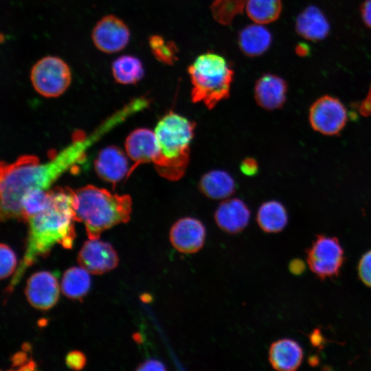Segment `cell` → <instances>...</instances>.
<instances>
[{
  "label": "cell",
  "instance_id": "obj_1",
  "mask_svg": "<svg viewBox=\"0 0 371 371\" xmlns=\"http://www.w3.org/2000/svg\"><path fill=\"white\" fill-rule=\"evenodd\" d=\"M141 105L133 100L117 111L89 135L77 132L71 143L43 164L34 155H24L11 164L1 163V220L23 221L21 200L33 190L47 191L60 175L82 162L87 150L106 133L126 118L141 111Z\"/></svg>",
  "mask_w": 371,
  "mask_h": 371
},
{
  "label": "cell",
  "instance_id": "obj_2",
  "mask_svg": "<svg viewBox=\"0 0 371 371\" xmlns=\"http://www.w3.org/2000/svg\"><path fill=\"white\" fill-rule=\"evenodd\" d=\"M75 192L58 187L49 190L46 206L27 220L29 226L27 249L13 279L7 288L10 293L27 267L39 258L47 256L52 247L58 243L71 249L76 234L74 221Z\"/></svg>",
  "mask_w": 371,
  "mask_h": 371
},
{
  "label": "cell",
  "instance_id": "obj_3",
  "mask_svg": "<svg viewBox=\"0 0 371 371\" xmlns=\"http://www.w3.org/2000/svg\"><path fill=\"white\" fill-rule=\"evenodd\" d=\"M74 192V221L85 224L89 239H98L103 231L130 220L132 200L129 195L112 194L91 185Z\"/></svg>",
  "mask_w": 371,
  "mask_h": 371
},
{
  "label": "cell",
  "instance_id": "obj_4",
  "mask_svg": "<svg viewBox=\"0 0 371 371\" xmlns=\"http://www.w3.org/2000/svg\"><path fill=\"white\" fill-rule=\"evenodd\" d=\"M192 101L212 109L229 95L234 71L221 56L207 52L199 56L188 67Z\"/></svg>",
  "mask_w": 371,
  "mask_h": 371
},
{
  "label": "cell",
  "instance_id": "obj_5",
  "mask_svg": "<svg viewBox=\"0 0 371 371\" xmlns=\"http://www.w3.org/2000/svg\"><path fill=\"white\" fill-rule=\"evenodd\" d=\"M196 124L170 110L157 122L155 129L161 153L170 159L190 157L189 146Z\"/></svg>",
  "mask_w": 371,
  "mask_h": 371
},
{
  "label": "cell",
  "instance_id": "obj_6",
  "mask_svg": "<svg viewBox=\"0 0 371 371\" xmlns=\"http://www.w3.org/2000/svg\"><path fill=\"white\" fill-rule=\"evenodd\" d=\"M30 80L37 93L46 98L62 95L69 87L71 72L62 58L47 56L39 59L32 67Z\"/></svg>",
  "mask_w": 371,
  "mask_h": 371
},
{
  "label": "cell",
  "instance_id": "obj_7",
  "mask_svg": "<svg viewBox=\"0 0 371 371\" xmlns=\"http://www.w3.org/2000/svg\"><path fill=\"white\" fill-rule=\"evenodd\" d=\"M344 260V249L336 237L317 235L306 250L308 265L320 279L337 276Z\"/></svg>",
  "mask_w": 371,
  "mask_h": 371
},
{
  "label": "cell",
  "instance_id": "obj_8",
  "mask_svg": "<svg viewBox=\"0 0 371 371\" xmlns=\"http://www.w3.org/2000/svg\"><path fill=\"white\" fill-rule=\"evenodd\" d=\"M308 119L315 131L326 135H335L346 124L347 111L337 98L324 95L311 105Z\"/></svg>",
  "mask_w": 371,
  "mask_h": 371
},
{
  "label": "cell",
  "instance_id": "obj_9",
  "mask_svg": "<svg viewBox=\"0 0 371 371\" xmlns=\"http://www.w3.org/2000/svg\"><path fill=\"white\" fill-rule=\"evenodd\" d=\"M125 148L128 155L134 161L127 178L140 164L153 163L155 168H157L165 159L155 132L148 128H137L132 131L126 137Z\"/></svg>",
  "mask_w": 371,
  "mask_h": 371
},
{
  "label": "cell",
  "instance_id": "obj_10",
  "mask_svg": "<svg viewBox=\"0 0 371 371\" xmlns=\"http://www.w3.org/2000/svg\"><path fill=\"white\" fill-rule=\"evenodd\" d=\"M91 38L98 50L113 54L122 50L127 45L130 31L122 19L113 14H108L96 23Z\"/></svg>",
  "mask_w": 371,
  "mask_h": 371
},
{
  "label": "cell",
  "instance_id": "obj_11",
  "mask_svg": "<svg viewBox=\"0 0 371 371\" xmlns=\"http://www.w3.org/2000/svg\"><path fill=\"white\" fill-rule=\"evenodd\" d=\"M78 262L92 274H102L117 266L119 258L112 245L98 239H89L80 249Z\"/></svg>",
  "mask_w": 371,
  "mask_h": 371
},
{
  "label": "cell",
  "instance_id": "obj_12",
  "mask_svg": "<svg viewBox=\"0 0 371 371\" xmlns=\"http://www.w3.org/2000/svg\"><path fill=\"white\" fill-rule=\"evenodd\" d=\"M206 230L199 220L192 217H183L171 227L169 238L172 245L183 254H194L203 246Z\"/></svg>",
  "mask_w": 371,
  "mask_h": 371
},
{
  "label": "cell",
  "instance_id": "obj_13",
  "mask_svg": "<svg viewBox=\"0 0 371 371\" xmlns=\"http://www.w3.org/2000/svg\"><path fill=\"white\" fill-rule=\"evenodd\" d=\"M25 293L32 306L40 310H47L58 300L57 279L49 271L36 272L27 280Z\"/></svg>",
  "mask_w": 371,
  "mask_h": 371
},
{
  "label": "cell",
  "instance_id": "obj_14",
  "mask_svg": "<svg viewBox=\"0 0 371 371\" xmlns=\"http://www.w3.org/2000/svg\"><path fill=\"white\" fill-rule=\"evenodd\" d=\"M287 84L281 77L266 74L256 81L254 98L256 103L266 110H276L283 106L286 100Z\"/></svg>",
  "mask_w": 371,
  "mask_h": 371
},
{
  "label": "cell",
  "instance_id": "obj_15",
  "mask_svg": "<svg viewBox=\"0 0 371 371\" xmlns=\"http://www.w3.org/2000/svg\"><path fill=\"white\" fill-rule=\"evenodd\" d=\"M249 218L248 207L236 198L222 201L214 213V220L218 227L232 234L243 231L247 226Z\"/></svg>",
  "mask_w": 371,
  "mask_h": 371
},
{
  "label": "cell",
  "instance_id": "obj_16",
  "mask_svg": "<svg viewBox=\"0 0 371 371\" xmlns=\"http://www.w3.org/2000/svg\"><path fill=\"white\" fill-rule=\"evenodd\" d=\"M128 165L124 153L113 146L100 150L94 163L98 176L113 186L124 177L127 178L130 170Z\"/></svg>",
  "mask_w": 371,
  "mask_h": 371
},
{
  "label": "cell",
  "instance_id": "obj_17",
  "mask_svg": "<svg viewBox=\"0 0 371 371\" xmlns=\"http://www.w3.org/2000/svg\"><path fill=\"white\" fill-rule=\"evenodd\" d=\"M303 359L300 344L291 339L284 338L273 342L269 350V360L273 369L281 371L297 370Z\"/></svg>",
  "mask_w": 371,
  "mask_h": 371
},
{
  "label": "cell",
  "instance_id": "obj_18",
  "mask_svg": "<svg viewBox=\"0 0 371 371\" xmlns=\"http://www.w3.org/2000/svg\"><path fill=\"white\" fill-rule=\"evenodd\" d=\"M295 30L306 40L319 41L324 39L329 34L330 24L319 8L310 5L297 16Z\"/></svg>",
  "mask_w": 371,
  "mask_h": 371
},
{
  "label": "cell",
  "instance_id": "obj_19",
  "mask_svg": "<svg viewBox=\"0 0 371 371\" xmlns=\"http://www.w3.org/2000/svg\"><path fill=\"white\" fill-rule=\"evenodd\" d=\"M241 51L248 56H258L265 53L272 42L271 32L261 24L250 25L243 28L238 38Z\"/></svg>",
  "mask_w": 371,
  "mask_h": 371
},
{
  "label": "cell",
  "instance_id": "obj_20",
  "mask_svg": "<svg viewBox=\"0 0 371 371\" xmlns=\"http://www.w3.org/2000/svg\"><path fill=\"white\" fill-rule=\"evenodd\" d=\"M200 191L212 199H227L234 194L236 185L232 177L221 170H211L201 178Z\"/></svg>",
  "mask_w": 371,
  "mask_h": 371
},
{
  "label": "cell",
  "instance_id": "obj_21",
  "mask_svg": "<svg viewBox=\"0 0 371 371\" xmlns=\"http://www.w3.org/2000/svg\"><path fill=\"white\" fill-rule=\"evenodd\" d=\"M256 221L266 233H278L286 226L288 214L284 205L277 201L263 203L259 207Z\"/></svg>",
  "mask_w": 371,
  "mask_h": 371
},
{
  "label": "cell",
  "instance_id": "obj_22",
  "mask_svg": "<svg viewBox=\"0 0 371 371\" xmlns=\"http://www.w3.org/2000/svg\"><path fill=\"white\" fill-rule=\"evenodd\" d=\"M111 71L115 80L122 85L135 84L144 75V69L141 60L131 55H122L114 60L111 65Z\"/></svg>",
  "mask_w": 371,
  "mask_h": 371
},
{
  "label": "cell",
  "instance_id": "obj_23",
  "mask_svg": "<svg viewBox=\"0 0 371 371\" xmlns=\"http://www.w3.org/2000/svg\"><path fill=\"white\" fill-rule=\"evenodd\" d=\"M89 273L82 267H73L66 270L61 281L63 293L69 299L81 300L90 289Z\"/></svg>",
  "mask_w": 371,
  "mask_h": 371
},
{
  "label": "cell",
  "instance_id": "obj_24",
  "mask_svg": "<svg viewBox=\"0 0 371 371\" xmlns=\"http://www.w3.org/2000/svg\"><path fill=\"white\" fill-rule=\"evenodd\" d=\"M282 8L281 0H247L245 6L248 16L261 25L278 19Z\"/></svg>",
  "mask_w": 371,
  "mask_h": 371
},
{
  "label": "cell",
  "instance_id": "obj_25",
  "mask_svg": "<svg viewBox=\"0 0 371 371\" xmlns=\"http://www.w3.org/2000/svg\"><path fill=\"white\" fill-rule=\"evenodd\" d=\"M247 0H214L210 10L214 19L219 23L229 25L245 8Z\"/></svg>",
  "mask_w": 371,
  "mask_h": 371
},
{
  "label": "cell",
  "instance_id": "obj_26",
  "mask_svg": "<svg viewBox=\"0 0 371 371\" xmlns=\"http://www.w3.org/2000/svg\"><path fill=\"white\" fill-rule=\"evenodd\" d=\"M148 43L155 58L159 62L171 65L177 60L179 51L173 41H166L159 35H153Z\"/></svg>",
  "mask_w": 371,
  "mask_h": 371
},
{
  "label": "cell",
  "instance_id": "obj_27",
  "mask_svg": "<svg viewBox=\"0 0 371 371\" xmlns=\"http://www.w3.org/2000/svg\"><path fill=\"white\" fill-rule=\"evenodd\" d=\"M0 277L3 280L13 273L16 265L14 252L9 246L3 243L0 245Z\"/></svg>",
  "mask_w": 371,
  "mask_h": 371
},
{
  "label": "cell",
  "instance_id": "obj_28",
  "mask_svg": "<svg viewBox=\"0 0 371 371\" xmlns=\"http://www.w3.org/2000/svg\"><path fill=\"white\" fill-rule=\"evenodd\" d=\"M357 270L359 277L362 282L371 288V249L361 256Z\"/></svg>",
  "mask_w": 371,
  "mask_h": 371
},
{
  "label": "cell",
  "instance_id": "obj_29",
  "mask_svg": "<svg viewBox=\"0 0 371 371\" xmlns=\"http://www.w3.org/2000/svg\"><path fill=\"white\" fill-rule=\"evenodd\" d=\"M65 363L71 369L79 370L85 367L86 364V357L82 352L73 350L67 355Z\"/></svg>",
  "mask_w": 371,
  "mask_h": 371
},
{
  "label": "cell",
  "instance_id": "obj_30",
  "mask_svg": "<svg viewBox=\"0 0 371 371\" xmlns=\"http://www.w3.org/2000/svg\"><path fill=\"white\" fill-rule=\"evenodd\" d=\"M241 172L247 176H253L258 172V164L252 157L244 159L240 166Z\"/></svg>",
  "mask_w": 371,
  "mask_h": 371
},
{
  "label": "cell",
  "instance_id": "obj_31",
  "mask_svg": "<svg viewBox=\"0 0 371 371\" xmlns=\"http://www.w3.org/2000/svg\"><path fill=\"white\" fill-rule=\"evenodd\" d=\"M137 370H166V366L161 361L156 359H148L141 364L136 369Z\"/></svg>",
  "mask_w": 371,
  "mask_h": 371
},
{
  "label": "cell",
  "instance_id": "obj_32",
  "mask_svg": "<svg viewBox=\"0 0 371 371\" xmlns=\"http://www.w3.org/2000/svg\"><path fill=\"white\" fill-rule=\"evenodd\" d=\"M360 13L364 24L371 28V0H366L361 4Z\"/></svg>",
  "mask_w": 371,
  "mask_h": 371
},
{
  "label": "cell",
  "instance_id": "obj_33",
  "mask_svg": "<svg viewBox=\"0 0 371 371\" xmlns=\"http://www.w3.org/2000/svg\"><path fill=\"white\" fill-rule=\"evenodd\" d=\"M289 271L294 275H300L305 270L304 262L300 259L292 260L289 265Z\"/></svg>",
  "mask_w": 371,
  "mask_h": 371
},
{
  "label": "cell",
  "instance_id": "obj_34",
  "mask_svg": "<svg viewBox=\"0 0 371 371\" xmlns=\"http://www.w3.org/2000/svg\"><path fill=\"white\" fill-rule=\"evenodd\" d=\"M27 360V354L25 352H18L14 355L12 358V366H20L19 370H22L25 366V362Z\"/></svg>",
  "mask_w": 371,
  "mask_h": 371
},
{
  "label": "cell",
  "instance_id": "obj_35",
  "mask_svg": "<svg viewBox=\"0 0 371 371\" xmlns=\"http://www.w3.org/2000/svg\"><path fill=\"white\" fill-rule=\"evenodd\" d=\"M360 112L364 115H369L371 113V87L366 98L360 106Z\"/></svg>",
  "mask_w": 371,
  "mask_h": 371
},
{
  "label": "cell",
  "instance_id": "obj_36",
  "mask_svg": "<svg viewBox=\"0 0 371 371\" xmlns=\"http://www.w3.org/2000/svg\"><path fill=\"white\" fill-rule=\"evenodd\" d=\"M310 52L309 47L305 43H299L295 47V53L300 56H306Z\"/></svg>",
  "mask_w": 371,
  "mask_h": 371
},
{
  "label": "cell",
  "instance_id": "obj_37",
  "mask_svg": "<svg viewBox=\"0 0 371 371\" xmlns=\"http://www.w3.org/2000/svg\"><path fill=\"white\" fill-rule=\"evenodd\" d=\"M142 299L144 302H150L151 300V297L150 295H148V294H144L142 296Z\"/></svg>",
  "mask_w": 371,
  "mask_h": 371
}]
</instances>
